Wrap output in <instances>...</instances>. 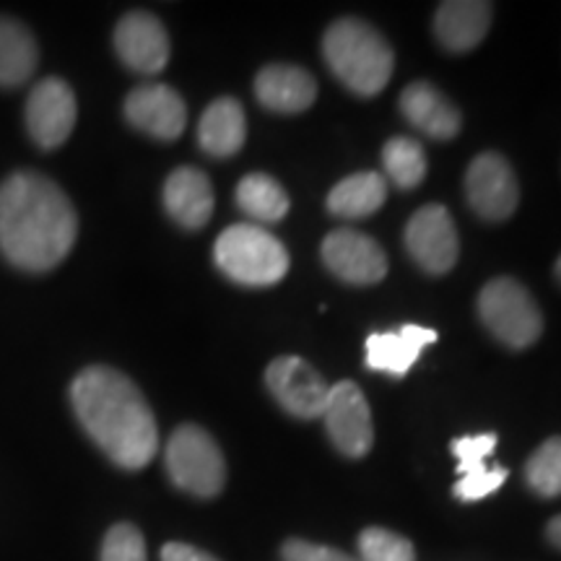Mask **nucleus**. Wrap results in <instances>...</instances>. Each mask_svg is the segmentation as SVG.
Segmentation results:
<instances>
[{
  "instance_id": "1",
  "label": "nucleus",
  "mask_w": 561,
  "mask_h": 561,
  "mask_svg": "<svg viewBox=\"0 0 561 561\" xmlns=\"http://www.w3.org/2000/svg\"><path fill=\"white\" fill-rule=\"evenodd\" d=\"M79 216L58 182L16 172L0 185V250L21 271L45 273L66 261Z\"/></svg>"
},
{
  "instance_id": "2",
  "label": "nucleus",
  "mask_w": 561,
  "mask_h": 561,
  "mask_svg": "<svg viewBox=\"0 0 561 561\" xmlns=\"http://www.w3.org/2000/svg\"><path fill=\"white\" fill-rule=\"evenodd\" d=\"M76 416L100 450L125 471H140L159 450L151 405L123 371L94 364L70 385Z\"/></svg>"
},
{
  "instance_id": "3",
  "label": "nucleus",
  "mask_w": 561,
  "mask_h": 561,
  "mask_svg": "<svg viewBox=\"0 0 561 561\" xmlns=\"http://www.w3.org/2000/svg\"><path fill=\"white\" fill-rule=\"evenodd\" d=\"M322 55L335 79L359 96L380 94L396 66L388 39L362 19H339L328 26Z\"/></svg>"
},
{
  "instance_id": "4",
  "label": "nucleus",
  "mask_w": 561,
  "mask_h": 561,
  "mask_svg": "<svg viewBox=\"0 0 561 561\" xmlns=\"http://www.w3.org/2000/svg\"><path fill=\"white\" fill-rule=\"evenodd\" d=\"M214 261L224 276L244 286H273L289 273V252L271 231L234 224L216 240Z\"/></svg>"
},
{
  "instance_id": "5",
  "label": "nucleus",
  "mask_w": 561,
  "mask_h": 561,
  "mask_svg": "<svg viewBox=\"0 0 561 561\" xmlns=\"http://www.w3.org/2000/svg\"><path fill=\"white\" fill-rule=\"evenodd\" d=\"M481 322L496 341L510 348H528L541 339L543 314L520 280L491 278L479 294Z\"/></svg>"
},
{
  "instance_id": "6",
  "label": "nucleus",
  "mask_w": 561,
  "mask_h": 561,
  "mask_svg": "<svg viewBox=\"0 0 561 561\" xmlns=\"http://www.w3.org/2000/svg\"><path fill=\"white\" fill-rule=\"evenodd\" d=\"M164 462L174 486L201 496V500L221 494L224 483H227V462H224L219 445L206 430L195 424L180 426L172 434Z\"/></svg>"
},
{
  "instance_id": "7",
  "label": "nucleus",
  "mask_w": 561,
  "mask_h": 561,
  "mask_svg": "<svg viewBox=\"0 0 561 561\" xmlns=\"http://www.w3.org/2000/svg\"><path fill=\"white\" fill-rule=\"evenodd\" d=\"M466 195L481 219L507 221L520 203V185L510 161L502 153L486 151L479 153L468 167Z\"/></svg>"
},
{
  "instance_id": "8",
  "label": "nucleus",
  "mask_w": 561,
  "mask_h": 561,
  "mask_svg": "<svg viewBox=\"0 0 561 561\" xmlns=\"http://www.w3.org/2000/svg\"><path fill=\"white\" fill-rule=\"evenodd\" d=\"M322 421L331 434L333 445L348 458H364L375 442V424H371V411L359 385L343 380L331 385L328 403L322 409Z\"/></svg>"
},
{
  "instance_id": "9",
  "label": "nucleus",
  "mask_w": 561,
  "mask_h": 561,
  "mask_svg": "<svg viewBox=\"0 0 561 561\" xmlns=\"http://www.w3.org/2000/svg\"><path fill=\"white\" fill-rule=\"evenodd\" d=\"M76 115H79V104H76L73 89L62 79H42L26 100L24 121L34 144L53 151L70 138L76 128Z\"/></svg>"
},
{
  "instance_id": "10",
  "label": "nucleus",
  "mask_w": 561,
  "mask_h": 561,
  "mask_svg": "<svg viewBox=\"0 0 561 561\" xmlns=\"http://www.w3.org/2000/svg\"><path fill=\"white\" fill-rule=\"evenodd\" d=\"M405 248L413 261L432 276L453 271V265L458 263L460 242L450 210L439 203L416 210L405 227Z\"/></svg>"
},
{
  "instance_id": "11",
  "label": "nucleus",
  "mask_w": 561,
  "mask_h": 561,
  "mask_svg": "<svg viewBox=\"0 0 561 561\" xmlns=\"http://www.w3.org/2000/svg\"><path fill=\"white\" fill-rule=\"evenodd\" d=\"M265 382L273 398L297 419H318L328 403L331 385L299 356H278L268 364Z\"/></svg>"
},
{
  "instance_id": "12",
  "label": "nucleus",
  "mask_w": 561,
  "mask_h": 561,
  "mask_svg": "<svg viewBox=\"0 0 561 561\" xmlns=\"http://www.w3.org/2000/svg\"><path fill=\"white\" fill-rule=\"evenodd\" d=\"M322 261L341 280L356 286L380 284L388 276L385 250L356 229H335L322 240Z\"/></svg>"
},
{
  "instance_id": "13",
  "label": "nucleus",
  "mask_w": 561,
  "mask_h": 561,
  "mask_svg": "<svg viewBox=\"0 0 561 561\" xmlns=\"http://www.w3.org/2000/svg\"><path fill=\"white\" fill-rule=\"evenodd\" d=\"M115 50L136 73L153 76L170 62V34L149 11H130L117 21Z\"/></svg>"
},
{
  "instance_id": "14",
  "label": "nucleus",
  "mask_w": 561,
  "mask_h": 561,
  "mask_svg": "<svg viewBox=\"0 0 561 561\" xmlns=\"http://www.w3.org/2000/svg\"><path fill=\"white\" fill-rule=\"evenodd\" d=\"M125 117L146 136L178 140L187 125V107L185 100L167 83H144L125 100Z\"/></svg>"
},
{
  "instance_id": "15",
  "label": "nucleus",
  "mask_w": 561,
  "mask_h": 561,
  "mask_svg": "<svg viewBox=\"0 0 561 561\" xmlns=\"http://www.w3.org/2000/svg\"><path fill=\"white\" fill-rule=\"evenodd\" d=\"M401 112L413 128L434 140H450L460 133V110L430 81H413L401 94Z\"/></svg>"
},
{
  "instance_id": "16",
  "label": "nucleus",
  "mask_w": 561,
  "mask_h": 561,
  "mask_svg": "<svg viewBox=\"0 0 561 561\" xmlns=\"http://www.w3.org/2000/svg\"><path fill=\"white\" fill-rule=\"evenodd\" d=\"M255 96L265 110L280 115H297L312 107L318 96V83L305 68L289 62H273L265 66L255 79Z\"/></svg>"
},
{
  "instance_id": "17",
  "label": "nucleus",
  "mask_w": 561,
  "mask_h": 561,
  "mask_svg": "<svg viewBox=\"0 0 561 561\" xmlns=\"http://www.w3.org/2000/svg\"><path fill=\"white\" fill-rule=\"evenodd\" d=\"M437 331L411 322L390 333H371L367 339V367L392 377L409 375L421 351L437 343Z\"/></svg>"
},
{
  "instance_id": "18",
  "label": "nucleus",
  "mask_w": 561,
  "mask_h": 561,
  "mask_svg": "<svg viewBox=\"0 0 561 561\" xmlns=\"http://www.w3.org/2000/svg\"><path fill=\"white\" fill-rule=\"evenodd\" d=\"M214 185L206 172L180 167L164 182V208L180 227L201 229L214 214Z\"/></svg>"
},
{
  "instance_id": "19",
  "label": "nucleus",
  "mask_w": 561,
  "mask_h": 561,
  "mask_svg": "<svg viewBox=\"0 0 561 561\" xmlns=\"http://www.w3.org/2000/svg\"><path fill=\"white\" fill-rule=\"evenodd\" d=\"M491 3L479 0H450L442 3L434 16V34L450 53H468L479 47L491 26Z\"/></svg>"
},
{
  "instance_id": "20",
  "label": "nucleus",
  "mask_w": 561,
  "mask_h": 561,
  "mask_svg": "<svg viewBox=\"0 0 561 561\" xmlns=\"http://www.w3.org/2000/svg\"><path fill=\"white\" fill-rule=\"evenodd\" d=\"M248 138V121L242 104L231 96L210 102L198 123V144L210 157H234Z\"/></svg>"
},
{
  "instance_id": "21",
  "label": "nucleus",
  "mask_w": 561,
  "mask_h": 561,
  "mask_svg": "<svg viewBox=\"0 0 561 561\" xmlns=\"http://www.w3.org/2000/svg\"><path fill=\"white\" fill-rule=\"evenodd\" d=\"M39 62L34 34L11 16H0V87L16 89L32 79Z\"/></svg>"
},
{
  "instance_id": "22",
  "label": "nucleus",
  "mask_w": 561,
  "mask_h": 561,
  "mask_svg": "<svg viewBox=\"0 0 561 561\" xmlns=\"http://www.w3.org/2000/svg\"><path fill=\"white\" fill-rule=\"evenodd\" d=\"M388 182L377 172L348 174L328 193V210L339 219H367L385 206Z\"/></svg>"
},
{
  "instance_id": "23",
  "label": "nucleus",
  "mask_w": 561,
  "mask_h": 561,
  "mask_svg": "<svg viewBox=\"0 0 561 561\" xmlns=\"http://www.w3.org/2000/svg\"><path fill=\"white\" fill-rule=\"evenodd\" d=\"M237 206L250 219L263 224H276L289 214V195L268 174L255 172L240 180L237 185Z\"/></svg>"
},
{
  "instance_id": "24",
  "label": "nucleus",
  "mask_w": 561,
  "mask_h": 561,
  "mask_svg": "<svg viewBox=\"0 0 561 561\" xmlns=\"http://www.w3.org/2000/svg\"><path fill=\"white\" fill-rule=\"evenodd\" d=\"M382 164L388 178L403 191H413L426 178V153L413 138H390L382 149Z\"/></svg>"
},
{
  "instance_id": "25",
  "label": "nucleus",
  "mask_w": 561,
  "mask_h": 561,
  "mask_svg": "<svg viewBox=\"0 0 561 561\" xmlns=\"http://www.w3.org/2000/svg\"><path fill=\"white\" fill-rule=\"evenodd\" d=\"M525 481L538 496H561V437L546 439L525 462Z\"/></svg>"
},
{
  "instance_id": "26",
  "label": "nucleus",
  "mask_w": 561,
  "mask_h": 561,
  "mask_svg": "<svg viewBox=\"0 0 561 561\" xmlns=\"http://www.w3.org/2000/svg\"><path fill=\"white\" fill-rule=\"evenodd\" d=\"M359 561H416L409 538L388 528H367L359 536Z\"/></svg>"
},
{
  "instance_id": "27",
  "label": "nucleus",
  "mask_w": 561,
  "mask_h": 561,
  "mask_svg": "<svg viewBox=\"0 0 561 561\" xmlns=\"http://www.w3.org/2000/svg\"><path fill=\"white\" fill-rule=\"evenodd\" d=\"M102 561H146V541L130 523L110 528L102 543Z\"/></svg>"
},
{
  "instance_id": "28",
  "label": "nucleus",
  "mask_w": 561,
  "mask_h": 561,
  "mask_svg": "<svg viewBox=\"0 0 561 561\" xmlns=\"http://www.w3.org/2000/svg\"><path fill=\"white\" fill-rule=\"evenodd\" d=\"M504 481H507V468L483 466L479 471L460 476V481L455 483V496L462 502H481L494 494Z\"/></svg>"
},
{
  "instance_id": "29",
  "label": "nucleus",
  "mask_w": 561,
  "mask_h": 561,
  "mask_svg": "<svg viewBox=\"0 0 561 561\" xmlns=\"http://www.w3.org/2000/svg\"><path fill=\"white\" fill-rule=\"evenodd\" d=\"M496 434H471V437H458L453 442V455L458 458V473H473L486 466V458L494 453Z\"/></svg>"
},
{
  "instance_id": "30",
  "label": "nucleus",
  "mask_w": 561,
  "mask_h": 561,
  "mask_svg": "<svg viewBox=\"0 0 561 561\" xmlns=\"http://www.w3.org/2000/svg\"><path fill=\"white\" fill-rule=\"evenodd\" d=\"M280 557L284 561H359V557H351V553L333 549V546L301 541V538H291L280 546Z\"/></svg>"
},
{
  "instance_id": "31",
  "label": "nucleus",
  "mask_w": 561,
  "mask_h": 561,
  "mask_svg": "<svg viewBox=\"0 0 561 561\" xmlns=\"http://www.w3.org/2000/svg\"><path fill=\"white\" fill-rule=\"evenodd\" d=\"M161 561H219L210 553L195 549V546L187 543H167L161 549Z\"/></svg>"
},
{
  "instance_id": "32",
  "label": "nucleus",
  "mask_w": 561,
  "mask_h": 561,
  "mask_svg": "<svg viewBox=\"0 0 561 561\" xmlns=\"http://www.w3.org/2000/svg\"><path fill=\"white\" fill-rule=\"evenodd\" d=\"M546 536H549V541L557 546V549H561V515L553 517V520L549 523V528H546Z\"/></svg>"
},
{
  "instance_id": "33",
  "label": "nucleus",
  "mask_w": 561,
  "mask_h": 561,
  "mask_svg": "<svg viewBox=\"0 0 561 561\" xmlns=\"http://www.w3.org/2000/svg\"><path fill=\"white\" fill-rule=\"evenodd\" d=\"M553 273H557V278H559V284H561V255H559L557 265H553Z\"/></svg>"
}]
</instances>
